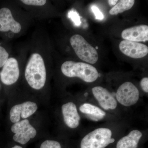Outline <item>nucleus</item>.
<instances>
[{
  "label": "nucleus",
  "mask_w": 148,
  "mask_h": 148,
  "mask_svg": "<svg viewBox=\"0 0 148 148\" xmlns=\"http://www.w3.org/2000/svg\"><path fill=\"white\" fill-rule=\"evenodd\" d=\"M21 24L15 21L9 9L4 8L0 10V32H7L10 30L17 34L21 30Z\"/></svg>",
  "instance_id": "nucleus-10"
},
{
  "label": "nucleus",
  "mask_w": 148,
  "mask_h": 148,
  "mask_svg": "<svg viewBox=\"0 0 148 148\" xmlns=\"http://www.w3.org/2000/svg\"><path fill=\"white\" fill-rule=\"evenodd\" d=\"M11 130L15 133L13 137L14 140L22 145L27 144L37 135L36 130L27 119L14 123L11 127Z\"/></svg>",
  "instance_id": "nucleus-6"
},
{
  "label": "nucleus",
  "mask_w": 148,
  "mask_h": 148,
  "mask_svg": "<svg viewBox=\"0 0 148 148\" xmlns=\"http://www.w3.org/2000/svg\"><path fill=\"white\" fill-rule=\"evenodd\" d=\"M21 116L27 119L35 113L38 110L36 103L31 101H27L19 104Z\"/></svg>",
  "instance_id": "nucleus-15"
},
{
  "label": "nucleus",
  "mask_w": 148,
  "mask_h": 148,
  "mask_svg": "<svg viewBox=\"0 0 148 148\" xmlns=\"http://www.w3.org/2000/svg\"><path fill=\"white\" fill-rule=\"evenodd\" d=\"M121 37L124 40L135 42L148 41V26L138 25L125 29L122 32Z\"/></svg>",
  "instance_id": "nucleus-11"
},
{
  "label": "nucleus",
  "mask_w": 148,
  "mask_h": 148,
  "mask_svg": "<svg viewBox=\"0 0 148 148\" xmlns=\"http://www.w3.org/2000/svg\"><path fill=\"white\" fill-rule=\"evenodd\" d=\"M140 92L137 87L130 82L123 83L117 90V101L125 107H130L138 103Z\"/></svg>",
  "instance_id": "nucleus-5"
},
{
  "label": "nucleus",
  "mask_w": 148,
  "mask_h": 148,
  "mask_svg": "<svg viewBox=\"0 0 148 148\" xmlns=\"http://www.w3.org/2000/svg\"><path fill=\"white\" fill-rule=\"evenodd\" d=\"M92 92L98 104L103 109L109 110L116 108L117 101L108 89L102 86H97L92 88Z\"/></svg>",
  "instance_id": "nucleus-9"
},
{
  "label": "nucleus",
  "mask_w": 148,
  "mask_h": 148,
  "mask_svg": "<svg viewBox=\"0 0 148 148\" xmlns=\"http://www.w3.org/2000/svg\"><path fill=\"white\" fill-rule=\"evenodd\" d=\"M40 148H62L61 144L54 140H47L42 143Z\"/></svg>",
  "instance_id": "nucleus-18"
},
{
  "label": "nucleus",
  "mask_w": 148,
  "mask_h": 148,
  "mask_svg": "<svg viewBox=\"0 0 148 148\" xmlns=\"http://www.w3.org/2000/svg\"><path fill=\"white\" fill-rule=\"evenodd\" d=\"M0 73V78L2 82L7 85L15 83L19 76L18 63L15 58H8L3 66Z\"/></svg>",
  "instance_id": "nucleus-8"
},
{
  "label": "nucleus",
  "mask_w": 148,
  "mask_h": 148,
  "mask_svg": "<svg viewBox=\"0 0 148 148\" xmlns=\"http://www.w3.org/2000/svg\"><path fill=\"white\" fill-rule=\"evenodd\" d=\"M143 133L138 130H134L128 135L121 138L117 143L116 148H138Z\"/></svg>",
  "instance_id": "nucleus-13"
},
{
  "label": "nucleus",
  "mask_w": 148,
  "mask_h": 148,
  "mask_svg": "<svg viewBox=\"0 0 148 148\" xmlns=\"http://www.w3.org/2000/svg\"><path fill=\"white\" fill-rule=\"evenodd\" d=\"M61 70L66 76L77 77L87 83L94 82L99 76L97 69L94 66L82 62L66 61L62 64Z\"/></svg>",
  "instance_id": "nucleus-2"
},
{
  "label": "nucleus",
  "mask_w": 148,
  "mask_h": 148,
  "mask_svg": "<svg viewBox=\"0 0 148 148\" xmlns=\"http://www.w3.org/2000/svg\"><path fill=\"white\" fill-rule=\"evenodd\" d=\"M62 112L64 122L67 126L72 129L78 127L81 118L75 103L70 102L63 105Z\"/></svg>",
  "instance_id": "nucleus-12"
},
{
  "label": "nucleus",
  "mask_w": 148,
  "mask_h": 148,
  "mask_svg": "<svg viewBox=\"0 0 148 148\" xmlns=\"http://www.w3.org/2000/svg\"><path fill=\"white\" fill-rule=\"evenodd\" d=\"M118 1L117 0H110V1H108V2L110 5L111 6H114L116 4V3Z\"/></svg>",
  "instance_id": "nucleus-24"
},
{
  "label": "nucleus",
  "mask_w": 148,
  "mask_h": 148,
  "mask_svg": "<svg viewBox=\"0 0 148 148\" xmlns=\"http://www.w3.org/2000/svg\"><path fill=\"white\" fill-rule=\"evenodd\" d=\"M112 133L107 127H100L92 130L83 138L80 148H105L115 141Z\"/></svg>",
  "instance_id": "nucleus-3"
},
{
  "label": "nucleus",
  "mask_w": 148,
  "mask_h": 148,
  "mask_svg": "<svg viewBox=\"0 0 148 148\" xmlns=\"http://www.w3.org/2000/svg\"><path fill=\"white\" fill-rule=\"evenodd\" d=\"M68 16L71 19L72 21L76 26H79L81 23L79 15L76 12L71 11L68 14Z\"/></svg>",
  "instance_id": "nucleus-20"
},
{
  "label": "nucleus",
  "mask_w": 148,
  "mask_h": 148,
  "mask_svg": "<svg viewBox=\"0 0 148 148\" xmlns=\"http://www.w3.org/2000/svg\"><path fill=\"white\" fill-rule=\"evenodd\" d=\"M44 61L38 53H33L29 59L25 72V78L29 86L36 90L44 86L46 81Z\"/></svg>",
  "instance_id": "nucleus-1"
},
{
  "label": "nucleus",
  "mask_w": 148,
  "mask_h": 148,
  "mask_svg": "<svg viewBox=\"0 0 148 148\" xmlns=\"http://www.w3.org/2000/svg\"><path fill=\"white\" fill-rule=\"evenodd\" d=\"M134 0H122L114 6L109 12L111 15H116L130 9L135 3Z\"/></svg>",
  "instance_id": "nucleus-16"
},
{
  "label": "nucleus",
  "mask_w": 148,
  "mask_h": 148,
  "mask_svg": "<svg viewBox=\"0 0 148 148\" xmlns=\"http://www.w3.org/2000/svg\"><path fill=\"white\" fill-rule=\"evenodd\" d=\"M21 1L27 5L42 6L46 3L45 0H22Z\"/></svg>",
  "instance_id": "nucleus-21"
},
{
  "label": "nucleus",
  "mask_w": 148,
  "mask_h": 148,
  "mask_svg": "<svg viewBox=\"0 0 148 148\" xmlns=\"http://www.w3.org/2000/svg\"><path fill=\"white\" fill-rule=\"evenodd\" d=\"M9 54L5 49L0 46V68L3 67L8 59Z\"/></svg>",
  "instance_id": "nucleus-19"
},
{
  "label": "nucleus",
  "mask_w": 148,
  "mask_h": 148,
  "mask_svg": "<svg viewBox=\"0 0 148 148\" xmlns=\"http://www.w3.org/2000/svg\"><path fill=\"white\" fill-rule=\"evenodd\" d=\"M70 42L75 53L82 61L90 64H95L98 61L97 51L82 36L73 35L70 39Z\"/></svg>",
  "instance_id": "nucleus-4"
},
{
  "label": "nucleus",
  "mask_w": 148,
  "mask_h": 148,
  "mask_svg": "<svg viewBox=\"0 0 148 148\" xmlns=\"http://www.w3.org/2000/svg\"><path fill=\"white\" fill-rule=\"evenodd\" d=\"M11 148H23V147H21V146H19V145H15L14 146H13V147H12Z\"/></svg>",
  "instance_id": "nucleus-25"
},
{
  "label": "nucleus",
  "mask_w": 148,
  "mask_h": 148,
  "mask_svg": "<svg viewBox=\"0 0 148 148\" xmlns=\"http://www.w3.org/2000/svg\"><path fill=\"white\" fill-rule=\"evenodd\" d=\"M10 121L12 123H15L20 121L21 114L19 110V104L14 106L11 109L10 112Z\"/></svg>",
  "instance_id": "nucleus-17"
},
{
  "label": "nucleus",
  "mask_w": 148,
  "mask_h": 148,
  "mask_svg": "<svg viewBox=\"0 0 148 148\" xmlns=\"http://www.w3.org/2000/svg\"><path fill=\"white\" fill-rule=\"evenodd\" d=\"M119 48L124 55L133 58H143L148 53V47L145 45L126 40L121 42Z\"/></svg>",
  "instance_id": "nucleus-7"
},
{
  "label": "nucleus",
  "mask_w": 148,
  "mask_h": 148,
  "mask_svg": "<svg viewBox=\"0 0 148 148\" xmlns=\"http://www.w3.org/2000/svg\"><path fill=\"white\" fill-rule=\"evenodd\" d=\"M140 86L144 92H148V78L144 77L142 79L140 82Z\"/></svg>",
  "instance_id": "nucleus-23"
},
{
  "label": "nucleus",
  "mask_w": 148,
  "mask_h": 148,
  "mask_svg": "<svg viewBox=\"0 0 148 148\" xmlns=\"http://www.w3.org/2000/svg\"><path fill=\"white\" fill-rule=\"evenodd\" d=\"M79 109L82 113L87 115L94 120L97 121L98 120L103 119L106 115L105 111L90 103H84L80 106Z\"/></svg>",
  "instance_id": "nucleus-14"
},
{
  "label": "nucleus",
  "mask_w": 148,
  "mask_h": 148,
  "mask_svg": "<svg viewBox=\"0 0 148 148\" xmlns=\"http://www.w3.org/2000/svg\"><path fill=\"white\" fill-rule=\"evenodd\" d=\"M91 8L92 12L95 14L96 19H99V20H102L104 18V15L97 7L95 5H92L91 6Z\"/></svg>",
  "instance_id": "nucleus-22"
}]
</instances>
